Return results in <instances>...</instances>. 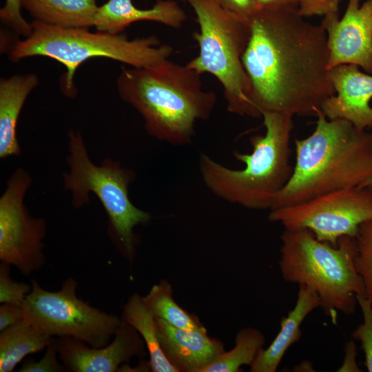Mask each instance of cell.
<instances>
[{
	"mask_svg": "<svg viewBox=\"0 0 372 372\" xmlns=\"http://www.w3.org/2000/svg\"><path fill=\"white\" fill-rule=\"evenodd\" d=\"M249 19L242 63L255 109L260 116L264 112L316 116L335 93L322 26L304 20L298 8L259 10Z\"/></svg>",
	"mask_w": 372,
	"mask_h": 372,
	"instance_id": "obj_1",
	"label": "cell"
},
{
	"mask_svg": "<svg viewBox=\"0 0 372 372\" xmlns=\"http://www.w3.org/2000/svg\"><path fill=\"white\" fill-rule=\"evenodd\" d=\"M200 76L187 64L166 59L123 68L116 80L121 99L143 117L147 132L173 145L191 143L198 121L208 119L216 94L203 90Z\"/></svg>",
	"mask_w": 372,
	"mask_h": 372,
	"instance_id": "obj_2",
	"label": "cell"
},
{
	"mask_svg": "<svg viewBox=\"0 0 372 372\" xmlns=\"http://www.w3.org/2000/svg\"><path fill=\"white\" fill-rule=\"evenodd\" d=\"M316 117L313 133L294 141L292 175L271 209L360 186L372 177V133L344 119H329L322 111Z\"/></svg>",
	"mask_w": 372,
	"mask_h": 372,
	"instance_id": "obj_3",
	"label": "cell"
},
{
	"mask_svg": "<svg viewBox=\"0 0 372 372\" xmlns=\"http://www.w3.org/2000/svg\"><path fill=\"white\" fill-rule=\"evenodd\" d=\"M264 134L250 138L252 151H235L234 158L244 168L227 167L206 154H200L199 170L207 188L219 198L256 210L271 209L276 197L289 182L293 116L264 112Z\"/></svg>",
	"mask_w": 372,
	"mask_h": 372,
	"instance_id": "obj_4",
	"label": "cell"
},
{
	"mask_svg": "<svg viewBox=\"0 0 372 372\" xmlns=\"http://www.w3.org/2000/svg\"><path fill=\"white\" fill-rule=\"evenodd\" d=\"M280 240L278 265L283 279L313 289L333 323L338 311L353 314L356 295L365 291L355 265L354 238L342 236L333 246L318 240L307 229H285Z\"/></svg>",
	"mask_w": 372,
	"mask_h": 372,
	"instance_id": "obj_5",
	"label": "cell"
},
{
	"mask_svg": "<svg viewBox=\"0 0 372 372\" xmlns=\"http://www.w3.org/2000/svg\"><path fill=\"white\" fill-rule=\"evenodd\" d=\"M32 25V34L13 44L9 59L17 62L42 56L59 61L66 68L60 80L61 89L69 98L76 95L74 76L77 68L90 59L108 58L143 68L168 59L174 52L172 46L160 45L155 35L130 40L123 33L91 32L85 28H60L34 20Z\"/></svg>",
	"mask_w": 372,
	"mask_h": 372,
	"instance_id": "obj_6",
	"label": "cell"
},
{
	"mask_svg": "<svg viewBox=\"0 0 372 372\" xmlns=\"http://www.w3.org/2000/svg\"><path fill=\"white\" fill-rule=\"evenodd\" d=\"M180 1L192 8L199 26V32L193 34L199 53L187 65L200 74L216 78L229 112L260 117L251 103V84L242 63L250 37V19L225 10L217 0Z\"/></svg>",
	"mask_w": 372,
	"mask_h": 372,
	"instance_id": "obj_7",
	"label": "cell"
},
{
	"mask_svg": "<svg viewBox=\"0 0 372 372\" xmlns=\"http://www.w3.org/2000/svg\"><path fill=\"white\" fill-rule=\"evenodd\" d=\"M68 138L70 172H64L63 177L65 188L72 193L73 206L81 207L89 202V193L94 194L108 216L121 251L132 259L136 242L134 227L151 220L148 212L136 207L130 199L128 188L134 172L110 158L96 165L90 159L81 133L70 130Z\"/></svg>",
	"mask_w": 372,
	"mask_h": 372,
	"instance_id": "obj_8",
	"label": "cell"
},
{
	"mask_svg": "<svg viewBox=\"0 0 372 372\" xmlns=\"http://www.w3.org/2000/svg\"><path fill=\"white\" fill-rule=\"evenodd\" d=\"M22 304L23 319L44 333L71 337L92 347L107 346L122 318L95 308L76 296L77 282L65 280L60 290L43 289L35 280Z\"/></svg>",
	"mask_w": 372,
	"mask_h": 372,
	"instance_id": "obj_9",
	"label": "cell"
},
{
	"mask_svg": "<svg viewBox=\"0 0 372 372\" xmlns=\"http://www.w3.org/2000/svg\"><path fill=\"white\" fill-rule=\"evenodd\" d=\"M268 220L287 229H307L318 240L337 246L341 237L354 238L360 225L372 221V186L340 189L274 208Z\"/></svg>",
	"mask_w": 372,
	"mask_h": 372,
	"instance_id": "obj_10",
	"label": "cell"
},
{
	"mask_svg": "<svg viewBox=\"0 0 372 372\" xmlns=\"http://www.w3.org/2000/svg\"><path fill=\"white\" fill-rule=\"evenodd\" d=\"M31 183L30 175L19 167L8 180L0 198L1 262L14 266L27 276L39 270L45 260V221L32 216L23 203Z\"/></svg>",
	"mask_w": 372,
	"mask_h": 372,
	"instance_id": "obj_11",
	"label": "cell"
},
{
	"mask_svg": "<svg viewBox=\"0 0 372 372\" xmlns=\"http://www.w3.org/2000/svg\"><path fill=\"white\" fill-rule=\"evenodd\" d=\"M349 0L343 17H324L321 25L326 32L329 69L353 64L372 74V0L360 5Z\"/></svg>",
	"mask_w": 372,
	"mask_h": 372,
	"instance_id": "obj_12",
	"label": "cell"
},
{
	"mask_svg": "<svg viewBox=\"0 0 372 372\" xmlns=\"http://www.w3.org/2000/svg\"><path fill=\"white\" fill-rule=\"evenodd\" d=\"M56 340L59 358L67 371L73 372L118 371L133 357L143 359L148 353L141 335L123 318L113 340L105 347H92L71 337Z\"/></svg>",
	"mask_w": 372,
	"mask_h": 372,
	"instance_id": "obj_13",
	"label": "cell"
},
{
	"mask_svg": "<svg viewBox=\"0 0 372 372\" xmlns=\"http://www.w3.org/2000/svg\"><path fill=\"white\" fill-rule=\"evenodd\" d=\"M329 78L336 94L323 103L324 116L348 121L360 130L371 127L372 76L355 65L342 64L329 69Z\"/></svg>",
	"mask_w": 372,
	"mask_h": 372,
	"instance_id": "obj_14",
	"label": "cell"
},
{
	"mask_svg": "<svg viewBox=\"0 0 372 372\" xmlns=\"http://www.w3.org/2000/svg\"><path fill=\"white\" fill-rule=\"evenodd\" d=\"M156 322L161 349L178 371L203 372L225 351L223 344L207 331L178 328L158 318Z\"/></svg>",
	"mask_w": 372,
	"mask_h": 372,
	"instance_id": "obj_15",
	"label": "cell"
},
{
	"mask_svg": "<svg viewBox=\"0 0 372 372\" xmlns=\"http://www.w3.org/2000/svg\"><path fill=\"white\" fill-rule=\"evenodd\" d=\"M187 19L186 12L176 0H156L147 9L136 7L132 0H108L99 6L94 26L97 31L121 34L137 21H154L178 29Z\"/></svg>",
	"mask_w": 372,
	"mask_h": 372,
	"instance_id": "obj_16",
	"label": "cell"
},
{
	"mask_svg": "<svg viewBox=\"0 0 372 372\" xmlns=\"http://www.w3.org/2000/svg\"><path fill=\"white\" fill-rule=\"evenodd\" d=\"M320 307L316 292L306 285H300L298 298L292 310L280 321V329L267 348H262L250 365L251 372H275L285 353L302 335L300 325L315 309Z\"/></svg>",
	"mask_w": 372,
	"mask_h": 372,
	"instance_id": "obj_17",
	"label": "cell"
},
{
	"mask_svg": "<svg viewBox=\"0 0 372 372\" xmlns=\"http://www.w3.org/2000/svg\"><path fill=\"white\" fill-rule=\"evenodd\" d=\"M39 79L33 73L15 74L0 80V158L19 156L17 124L21 110Z\"/></svg>",
	"mask_w": 372,
	"mask_h": 372,
	"instance_id": "obj_18",
	"label": "cell"
},
{
	"mask_svg": "<svg viewBox=\"0 0 372 372\" xmlns=\"http://www.w3.org/2000/svg\"><path fill=\"white\" fill-rule=\"evenodd\" d=\"M21 5L34 21L65 28L94 26L99 8L96 0H21Z\"/></svg>",
	"mask_w": 372,
	"mask_h": 372,
	"instance_id": "obj_19",
	"label": "cell"
},
{
	"mask_svg": "<svg viewBox=\"0 0 372 372\" xmlns=\"http://www.w3.org/2000/svg\"><path fill=\"white\" fill-rule=\"evenodd\" d=\"M52 338L25 319L1 331L0 372L12 371L25 356L46 348Z\"/></svg>",
	"mask_w": 372,
	"mask_h": 372,
	"instance_id": "obj_20",
	"label": "cell"
},
{
	"mask_svg": "<svg viewBox=\"0 0 372 372\" xmlns=\"http://www.w3.org/2000/svg\"><path fill=\"white\" fill-rule=\"evenodd\" d=\"M123 320L132 326L143 338L154 372H179L165 355L159 343L156 318L145 303L143 296L132 294L123 307Z\"/></svg>",
	"mask_w": 372,
	"mask_h": 372,
	"instance_id": "obj_21",
	"label": "cell"
},
{
	"mask_svg": "<svg viewBox=\"0 0 372 372\" xmlns=\"http://www.w3.org/2000/svg\"><path fill=\"white\" fill-rule=\"evenodd\" d=\"M143 300L156 318L178 328L207 331L198 318L177 304L172 296V288L166 280L154 285Z\"/></svg>",
	"mask_w": 372,
	"mask_h": 372,
	"instance_id": "obj_22",
	"label": "cell"
},
{
	"mask_svg": "<svg viewBox=\"0 0 372 372\" xmlns=\"http://www.w3.org/2000/svg\"><path fill=\"white\" fill-rule=\"evenodd\" d=\"M265 343L264 334L258 329L247 327L236 335L235 346L222 353L203 372H238L242 365H251Z\"/></svg>",
	"mask_w": 372,
	"mask_h": 372,
	"instance_id": "obj_23",
	"label": "cell"
},
{
	"mask_svg": "<svg viewBox=\"0 0 372 372\" xmlns=\"http://www.w3.org/2000/svg\"><path fill=\"white\" fill-rule=\"evenodd\" d=\"M354 240L356 270L364 285V296L372 302V221L360 225Z\"/></svg>",
	"mask_w": 372,
	"mask_h": 372,
	"instance_id": "obj_24",
	"label": "cell"
},
{
	"mask_svg": "<svg viewBox=\"0 0 372 372\" xmlns=\"http://www.w3.org/2000/svg\"><path fill=\"white\" fill-rule=\"evenodd\" d=\"M356 300L363 317V322L353 331L352 337L359 340L364 353V365L372 372V302L364 295H356Z\"/></svg>",
	"mask_w": 372,
	"mask_h": 372,
	"instance_id": "obj_25",
	"label": "cell"
},
{
	"mask_svg": "<svg viewBox=\"0 0 372 372\" xmlns=\"http://www.w3.org/2000/svg\"><path fill=\"white\" fill-rule=\"evenodd\" d=\"M10 266L2 262L0 265V302L22 306L32 285L12 280Z\"/></svg>",
	"mask_w": 372,
	"mask_h": 372,
	"instance_id": "obj_26",
	"label": "cell"
},
{
	"mask_svg": "<svg viewBox=\"0 0 372 372\" xmlns=\"http://www.w3.org/2000/svg\"><path fill=\"white\" fill-rule=\"evenodd\" d=\"M21 7V0H6L4 6L0 10V19L14 32L27 38L32 34L33 27L23 17Z\"/></svg>",
	"mask_w": 372,
	"mask_h": 372,
	"instance_id": "obj_27",
	"label": "cell"
},
{
	"mask_svg": "<svg viewBox=\"0 0 372 372\" xmlns=\"http://www.w3.org/2000/svg\"><path fill=\"white\" fill-rule=\"evenodd\" d=\"M56 338L52 337L46 347V351L39 361L28 360L19 369L20 372H61L67 371L65 366L58 361Z\"/></svg>",
	"mask_w": 372,
	"mask_h": 372,
	"instance_id": "obj_28",
	"label": "cell"
},
{
	"mask_svg": "<svg viewBox=\"0 0 372 372\" xmlns=\"http://www.w3.org/2000/svg\"><path fill=\"white\" fill-rule=\"evenodd\" d=\"M341 0H298V11L304 18L339 14Z\"/></svg>",
	"mask_w": 372,
	"mask_h": 372,
	"instance_id": "obj_29",
	"label": "cell"
},
{
	"mask_svg": "<svg viewBox=\"0 0 372 372\" xmlns=\"http://www.w3.org/2000/svg\"><path fill=\"white\" fill-rule=\"evenodd\" d=\"M225 10L249 19L260 9L254 0H217Z\"/></svg>",
	"mask_w": 372,
	"mask_h": 372,
	"instance_id": "obj_30",
	"label": "cell"
},
{
	"mask_svg": "<svg viewBox=\"0 0 372 372\" xmlns=\"http://www.w3.org/2000/svg\"><path fill=\"white\" fill-rule=\"evenodd\" d=\"M23 319L22 306L3 303L0 306V331Z\"/></svg>",
	"mask_w": 372,
	"mask_h": 372,
	"instance_id": "obj_31",
	"label": "cell"
},
{
	"mask_svg": "<svg viewBox=\"0 0 372 372\" xmlns=\"http://www.w3.org/2000/svg\"><path fill=\"white\" fill-rule=\"evenodd\" d=\"M344 351L345 356L343 364L337 371H362L356 363V346L353 340L346 342Z\"/></svg>",
	"mask_w": 372,
	"mask_h": 372,
	"instance_id": "obj_32",
	"label": "cell"
},
{
	"mask_svg": "<svg viewBox=\"0 0 372 372\" xmlns=\"http://www.w3.org/2000/svg\"><path fill=\"white\" fill-rule=\"evenodd\" d=\"M260 10L298 8V0H254Z\"/></svg>",
	"mask_w": 372,
	"mask_h": 372,
	"instance_id": "obj_33",
	"label": "cell"
},
{
	"mask_svg": "<svg viewBox=\"0 0 372 372\" xmlns=\"http://www.w3.org/2000/svg\"><path fill=\"white\" fill-rule=\"evenodd\" d=\"M360 186H372V177H371L369 180L365 181L362 185Z\"/></svg>",
	"mask_w": 372,
	"mask_h": 372,
	"instance_id": "obj_34",
	"label": "cell"
}]
</instances>
